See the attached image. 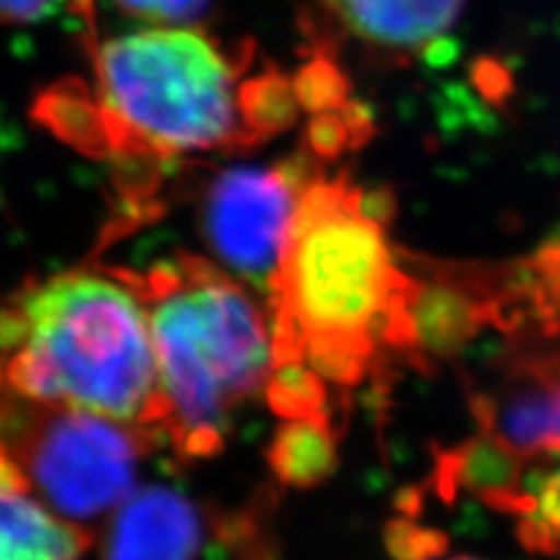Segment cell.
<instances>
[{"mask_svg": "<svg viewBox=\"0 0 560 560\" xmlns=\"http://www.w3.org/2000/svg\"><path fill=\"white\" fill-rule=\"evenodd\" d=\"M560 339V304L547 313L533 329H528L523 335L521 343H533V346H545L551 348ZM556 353H560V348H556Z\"/></svg>", "mask_w": 560, "mask_h": 560, "instance_id": "obj_18", "label": "cell"}, {"mask_svg": "<svg viewBox=\"0 0 560 560\" xmlns=\"http://www.w3.org/2000/svg\"><path fill=\"white\" fill-rule=\"evenodd\" d=\"M243 110L257 145L285 131L302 110L294 80L278 70H265L261 75L248 78L243 84Z\"/></svg>", "mask_w": 560, "mask_h": 560, "instance_id": "obj_11", "label": "cell"}, {"mask_svg": "<svg viewBox=\"0 0 560 560\" xmlns=\"http://www.w3.org/2000/svg\"><path fill=\"white\" fill-rule=\"evenodd\" d=\"M294 86L302 110H308L311 115L339 110L348 103V82L337 63L327 57H315L308 61L296 73Z\"/></svg>", "mask_w": 560, "mask_h": 560, "instance_id": "obj_15", "label": "cell"}, {"mask_svg": "<svg viewBox=\"0 0 560 560\" xmlns=\"http://www.w3.org/2000/svg\"><path fill=\"white\" fill-rule=\"evenodd\" d=\"M530 504L516 521L523 545L560 558V460L530 475Z\"/></svg>", "mask_w": 560, "mask_h": 560, "instance_id": "obj_13", "label": "cell"}, {"mask_svg": "<svg viewBox=\"0 0 560 560\" xmlns=\"http://www.w3.org/2000/svg\"><path fill=\"white\" fill-rule=\"evenodd\" d=\"M96 98L61 92L45 98L57 125L94 129L101 148L125 160L178 156L257 145L243 110L250 47L230 49L191 26H156L90 43Z\"/></svg>", "mask_w": 560, "mask_h": 560, "instance_id": "obj_3", "label": "cell"}, {"mask_svg": "<svg viewBox=\"0 0 560 560\" xmlns=\"http://www.w3.org/2000/svg\"><path fill=\"white\" fill-rule=\"evenodd\" d=\"M210 541L238 560H267L273 541L261 506L210 516L168 486L136 488L110 516L101 539L103 560H199Z\"/></svg>", "mask_w": 560, "mask_h": 560, "instance_id": "obj_7", "label": "cell"}, {"mask_svg": "<svg viewBox=\"0 0 560 560\" xmlns=\"http://www.w3.org/2000/svg\"><path fill=\"white\" fill-rule=\"evenodd\" d=\"M113 3L121 12L136 16V20L166 26H185L199 20L210 0H113Z\"/></svg>", "mask_w": 560, "mask_h": 560, "instance_id": "obj_16", "label": "cell"}, {"mask_svg": "<svg viewBox=\"0 0 560 560\" xmlns=\"http://www.w3.org/2000/svg\"><path fill=\"white\" fill-rule=\"evenodd\" d=\"M0 393L143 428L162 440L148 313L115 269L63 271L0 306Z\"/></svg>", "mask_w": 560, "mask_h": 560, "instance_id": "obj_2", "label": "cell"}, {"mask_svg": "<svg viewBox=\"0 0 560 560\" xmlns=\"http://www.w3.org/2000/svg\"><path fill=\"white\" fill-rule=\"evenodd\" d=\"M393 201L346 175L306 185L269 285L273 364L358 385L393 353L407 269L385 236Z\"/></svg>", "mask_w": 560, "mask_h": 560, "instance_id": "obj_1", "label": "cell"}, {"mask_svg": "<svg viewBox=\"0 0 560 560\" xmlns=\"http://www.w3.org/2000/svg\"><path fill=\"white\" fill-rule=\"evenodd\" d=\"M304 160L218 173L201 199V232L224 267L267 290L306 185Z\"/></svg>", "mask_w": 560, "mask_h": 560, "instance_id": "obj_6", "label": "cell"}, {"mask_svg": "<svg viewBox=\"0 0 560 560\" xmlns=\"http://www.w3.org/2000/svg\"><path fill=\"white\" fill-rule=\"evenodd\" d=\"M145 306L160 374L162 440L180 458L224 448L236 411L267 385L271 323L238 280L178 253L150 269H115Z\"/></svg>", "mask_w": 560, "mask_h": 560, "instance_id": "obj_4", "label": "cell"}, {"mask_svg": "<svg viewBox=\"0 0 560 560\" xmlns=\"http://www.w3.org/2000/svg\"><path fill=\"white\" fill-rule=\"evenodd\" d=\"M276 479L292 488H313L337 469V432L331 418L285 420L267 451Z\"/></svg>", "mask_w": 560, "mask_h": 560, "instance_id": "obj_10", "label": "cell"}, {"mask_svg": "<svg viewBox=\"0 0 560 560\" xmlns=\"http://www.w3.org/2000/svg\"><path fill=\"white\" fill-rule=\"evenodd\" d=\"M73 14L86 26V31L94 33V0H73Z\"/></svg>", "mask_w": 560, "mask_h": 560, "instance_id": "obj_19", "label": "cell"}, {"mask_svg": "<svg viewBox=\"0 0 560 560\" xmlns=\"http://www.w3.org/2000/svg\"><path fill=\"white\" fill-rule=\"evenodd\" d=\"M156 444L143 428L0 393V446L35 498L86 533L133 493L140 458Z\"/></svg>", "mask_w": 560, "mask_h": 560, "instance_id": "obj_5", "label": "cell"}, {"mask_svg": "<svg viewBox=\"0 0 560 560\" xmlns=\"http://www.w3.org/2000/svg\"><path fill=\"white\" fill-rule=\"evenodd\" d=\"M442 549H444V545L442 547H434V549H430V551H425V553H420V556H416V558H409V560H475V558H467V556H455V558H436L442 553Z\"/></svg>", "mask_w": 560, "mask_h": 560, "instance_id": "obj_20", "label": "cell"}, {"mask_svg": "<svg viewBox=\"0 0 560 560\" xmlns=\"http://www.w3.org/2000/svg\"><path fill=\"white\" fill-rule=\"evenodd\" d=\"M374 131L372 117L355 103H346L343 108L313 115L306 129L308 152L318 160H337L343 150L358 148L370 140Z\"/></svg>", "mask_w": 560, "mask_h": 560, "instance_id": "obj_14", "label": "cell"}, {"mask_svg": "<svg viewBox=\"0 0 560 560\" xmlns=\"http://www.w3.org/2000/svg\"><path fill=\"white\" fill-rule=\"evenodd\" d=\"M350 38L388 57L428 51L458 22L463 0H320Z\"/></svg>", "mask_w": 560, "mask_h": 560, "instance_id": "obj_8", "label": "cell"}, {"mask_svg": "<svg viewBox=\"0 0 560 560\" xmlns=\"http://www.w3.org/2000/svg\"><path fill=\"white\" fill-rule=\"evenodd\" d=\"M92 533L45 506L0 446V560H80Z\"/></svg>", "mask_w": 560, "mask_h": 560, "instance_id": "obj_9", "label": "cell"}, {"mask_svg": "<svg viewBox=\"0 0 560 560\" xmlns=\"http://www.w3.org/2000/svg\"><path fill=\"white\" fill-rule=\"evenodd\" d=\"M327 393V381L302 362L273 364L265 385L269 407L285 420L331 418Z\"/></svg>", "mask_w": 560, "mask_h": 560, "instance_id": "obj_12", "label": "cell"}, {"mask_svg": "<svg viewBox=\"0 0 560 560\" xmlns=\"http://www.w3.org/2000/svg\"><path fill=\"white\" fill-rule=\"evenodd\" d=\"M61 5L73 12V0H0V26L38 24L57 14Z\"/></svg>", "mask_w": 560, "mask_h": 560, "instance_id": "obj_17", "label": "cell"}]
</instances>
